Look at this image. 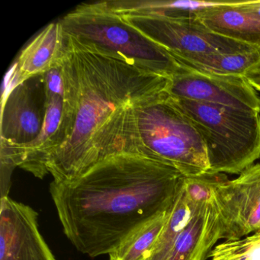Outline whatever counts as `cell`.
Here are the masks:
<instances>
[{"instance_id": "cell-1", "label": "cell", "mask_w": 260, "mask_h": 260, "mask_svg": "<svg viewBox=\"0 0 260 260\" xmlns=\"http://www.w3.org/2000/svg\"><path fill=\"white\" fill-rule=\"evenodd\" d=\"M66 35L63 71L74 104L67 141L45 165L54 182L71 181L109 156L138 153L137 106L167 91L170 78Z\"/></svg>"}, {"instance_id": "cell-2", "label": "cell", "mask_w": 260, "mask_h": 260, "mask_svg": "<svg viewBox=\"0 0 260 260\" xmlns=\"http://www.w3.org/2000/svg\"><path fill=\"white\" fill-rule=\"evenodd\" d=\"M184 178L156 158L118 153L73 180L53 181L49 190L65 235L77 250L94 258L109 255L167 211Z\"/></svg>"}, {"instance_id": "cell-3", "label": "cell", "mask_w": 260, "mask_h": 260, "mask_svg": "<svg viewBox=\"0 0 260 260\" xmlns=\"http://www.w3.org/2000/svg\"><path fill=\"white\" fill-rule=\"evenodd\" d=\"M59 21L65 34L155 74L170 79L187 70L167 50L112 10L106 1L80 4Z\"/></svg>"}, {"instance_id": "cell-4", "label": "cell", "mask_w": 260, "mask_h": 260, "mask_svg": "<svg viewBox=\"0 0 260 260\" xmlns=\"http://www.w3.org/2000/svg\"><path fill=\"white\" fill-rule=\"evenodd\" d=\"M138 153L156 158L185 177L209 171L200 134L167 91L137 106Z\"/></svg>"}, {"instance_id": "cell-5", "label": "cell", "mask_w": 260, "mask_h": 260, "mask_svg": "<svg viewBox=\"0 0 260 260\" xmlns=\"http://www.w3.org/2000/svg\"><path fill=\"white\" fill-rule=\"evenodd\" d=\"M173 99L203 140L209 173L240 174L260 157V112Z\"/></svg>"}, {"instance_id": "cell-6", "label": "cell", "mask_w": 260, "mask_h": 260, "mask_svg": "<svg viewBox=\"0 0 260 260\" xmlns=\"http://www.w3.org/2000/svg\"><path fill=\"white\" fill-rule=\"evenodd\" d=\"M121 16L132 26L167 50L175 59L214 52H243L255 48L214 34L197 16L172 18L154 15Z\"/></svg>"}, {"instance_id": "cell-7", "label": "cell", "mask_w": 260, "mask_h": 260, "mask_svg": "<svg viewBox=\"0 0 260 260\" xmlns=\"http://www.w3.org/2000/svg\"><path fill=\"white\" fill-rule=\"evenodd\" d=\"M220 239L239 240L260 232V164L252 165L233 180L216 185Z\"/></svg>"}, {"instance_id": "cell-8", "label": "cell", "mask_w": 260, "mask_h": 260, "mask_svg": "<svg viewBox=\"0 0 260 260\" xmlns=\"http://www.w3.org/2000/svg\"><path fill=\"white\" fill-rule=\"evenodd\" d=\"M1 117V146L17 147L40 135L46 113L43 76L31 77L4 91Z\"/></svg>"}, {"instance_id": "cell-9", "label": "cell", "mask_w": 260, "mask_h": 260, "mask_svg": "<svg viewBox=\"0 0 260 260\" xmlns=\"http://www.w3.org/2000/svg\"><path fill=\"white\" fill-rule=\"evenodd\" d=\"M173 98L260 112V98L244 76L218 75L188 69L170 79Z\"/></svg>"}, {"instance_id": "cell-10", "label": "cell", "mask_w": 260, "mask_h": 260, "mask_svg": "<svg viewBox=\"0 0 260 260\" xmlns=\"http://www.w3.org/2000/svg\"><path fill=\"white\" fill-rule=\"evenodd\" d=\"M38 216L28 205L1 198L0 260H56L39 231Z\"/></svg>"}, {"instance_id": "cell-11", "label": "cell", "mask_w": 260, "mask_h": 260, "mask_svg": "<svg viewBox=\"0 0 260 260\" xmlns=\"http://www.w3.org/2000/svg\"><path fill=\"white\" fill-rule=\"evenodd\" d=\"M220 239L218 210L213 198L194 208L167 260H206Z\"/></svg>"}, {"instance_id": "cell-12", "label": "cell", "mask_w": 260, "mask_h": 260, "mask_svg": "<svg viewBox=\"0 0 260 260\" xmlns=\"http://www.w3.org/2000/svg\"><path fill=\"white\" fill-rule=\"evenodd\" d=\"M66 35L60 21L47 25L19 53L13 68V85L42 76L64 55Z\"/></svg>"}, {"instance_id": "cell-13", "label": "cell", "mask_w": 260, "mask_h": 260, "mask_svg": "<svg viewBox=\"0 0 260 260\" xmlns=\"http://www.w3.org/2000/svg\"><path fill=\"white\" fill-rule=\"evenodd\" d=\"M246 1H230L226 5L207 9L197 17L214 34L249 46L260 48V24L243 8Z\"/></svg>"}, {"instance_id": "cell-14", "label": "cell", "mask_w": 260, "mask_h": 260, "mask_svg": "<svg viewBox=\"0 0 260 260\" xmlns=\"http://www.w3.org/2000/svg\"><path fill=\"white\" fill-rule=\"evenodd\" d=\"M230 1H151V0H108L107 5L121 15H154L165 17H196L207 9L226 5Z\"/></svg>"}, {"instance_id": "cell-15", "label": "cell", "mask_w": 260, "mask_h": 260, "mask_svg": "<svg viewBox=\"0 0 260 260\" xmlns=\"http://www.w3.org/2000/svg\"><path fill=\"white\" fill-rule=\"evenodd\" d=\"M184 68L218 75L244 76L260 60V48L237 53L214 52L176 59Z\"/></svg>"}, {"instance_id": "cell-16", "label": "cell", "mask_w": 260, "mask_h": 260, "mask_svg": "<svg viewBox=\"0 0 260 260\" xmlns=\"http://www.w3.org/2000/svg\"><path fill=\"white\" fill-rule=\"evenodd\" d=\"M170 208L132 233L109 254V260H147L167 223Z\"/></svg>"}, {"instance_id": "cell-17", "label": "cell", "mask_w": 260, "mask_h": 260, "mask_svg": "<svg viewBox=\"0 0 260 260\" xmlns=\"http://www.w3.org/2000/svg\"><path fill=\"white\" fill-rule=\"evenodd\" d=\"M183 183L184 179L170 208L167 223L147 260H167L179 234L186 225L193 210L196 208L187 199Z\"/></svg>"}, {"instance_id": "cell-18", "label": "cell", "mask_w": 260, "mask_h": 260, "mask_svg": "<svg viewBox=\"0 0 260 260\" xmlns=\"http://www.w3.org/2000/svg\"><path fill=\"white\" fill-rule=\"evenodd\" d=\"M210 257L211 260H260V232L220 243Z\"/></svg>"}, {"instance_id": "cell-19", "label": "cell", "mask_w": 260, "mask_h": 260, "mask_svg": "<svg viewBox=\"0 0 260 260\" xmlns=\"http://www.w3.org/2000/svg\"><path fill=\"white\" fill-rule=\"evenodd\" d=\"M244 77L255 90L260 92V60L245 73Z\"/></svg>"}, {"instance_id": "cell-20", "label": "cell", "mask_w": 260, "mask_h": 260, "mask_svg": "<svg viewBox=\"0 0 260 260\" xmlns=\"http://www.w3.org/2000/svg\"><path fill=\"white\" fill-rule=\"evenodd\" d=\"M243 7L260 24V0H246Z\"/></svg>"}]
</instances>
